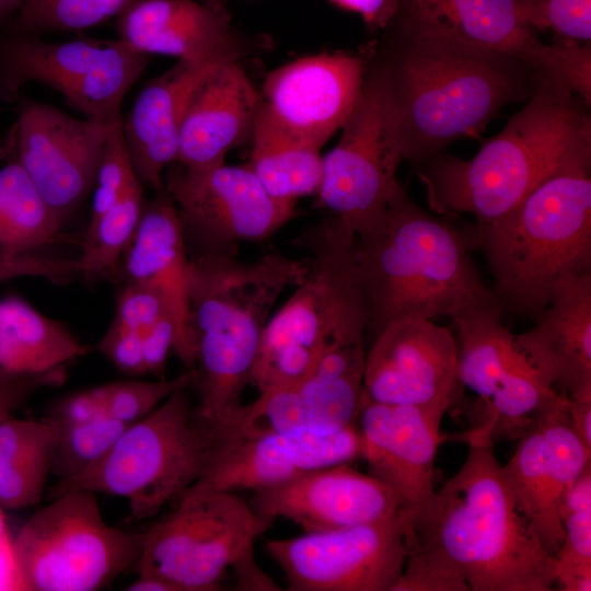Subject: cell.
Segmentation results:
<instances>
[{
	"label": "cell",
	"mask_w": 591,
	"mask_h": 591,
	"mask_svg": "<svg viewBox=\"0 0 591 591\" xmlns=\"http://www.w3.org/2000/svg\"><path fill=\"white\" fill-rule=\"evenodd\" d=\"M460 470L425 500L404 505L405 565L393 591H551L556 559L518 510L490 427L466 433Z\"/></svg>",
	"instance_id": "obj_1"
},
{
	"label": "cell",
	"mask_w": 591,
	"mask_h": 591,
	"mask_svg": "<svg viewBox=\"0 0 591 591\" xmlns=\"http://www.w3.org/2000/svg\"><path fill=\"white\" fill-rule=\"evenodd\" d=\"M251 138L247 165L270 195L297 202L300 197L316 194L323 169L321 148L277 125L262 102Z\"/></svg>",
	"instance_id": "obj_30"
},
{
	"label": "cell",
	"mask_w": 591,
	"mask_h": 591,
	"mask_svg": "<svg viewBox=\"0 0 591 591\" xmlns=\"http://www.w3.org/2000/svg\"><path fill=\"white\" fill-rule=\"evenodd\" d=\"M462 384L453 333L432 320H401L374 336L366 355L362 397L447 412Z\"/></svg>",
	"instance_id": "obj_18"
},
{
	"label": "cell",
	"mask_w": 591,
	"mask_h": 591,
	"mask_svg": "<svg viewBox=\"0 0 591 591\" xmlns=\"http://www.w3.org/2000/svg\"><path fill=\"white\" fill-rule=\"evenodd\" d=\"M143 543L144 532L106 523L95 493L70 490L33 513L10 544L19 589L95 591L135 567Z\"/></svg>",
	"instance_id": "obj_9"
},
{
	"label": "cell",
	"mask_w": 591,
	"mask_h": 591,
	"mask_svg": "<svg viewBox=\"0 0 591 591\" xmlns=\"http://www.w3.org/2000/svg\"><path fill=\"white\" fill-rule=\"evenodd\" d=\"M337 8L359 14L370 32L384 31L396 12V0H328Z\"/></svg>",
	"instance_id": "obj_48"
},
{
	"label": "cell",
	"mask_w": 591,
	"mask_h": 591,
	"mask_svg": "<svg viewBox=\"0 0 591 591\" xmlns=\"http://www.w3.org/2000/svg\"><path fill=\"white\" fill-rule=\"evenodd\" d=\"M165 314L170 315L164 302L155 292L137 283L123 282L117 294L113 322L144 335Z\"/></svg>",
	"instance_id": "obj_42"
},
{
	"label": "cell",
	"mask_w": 591,
	"mask_h": 591,
	"mask_svg": "<svg viewBox=\"0 0 591 591\" xmlns=\"http://www.w3.org/2000/svg\"><path fill=\"white\" fill-rule=\"evenodd\" d=\"M364 336L352 335L324 348L308 375L293 385L308 430L333 433L357 419L367 355Z\"/></svg>",
	"instance_id": "obj_27"
},
{
	"label": "cell",
	"mask_w": 591,
	"mask_h": 591,
	"mask_svg": "<svg viewBox=\"0 0 591 591\" xmlns=\"http://www.w3.org/2000/svg\"><path fill=\"white\" fill-rule=\"evenodd\" d=\"M518 9L530 28H549L560 38L591 42V0H518Z\"/></svg>",
	"instance_id": "obj_41"
},
{
	"label": "cell",
	"mask_w": 591,
	"mask_h": 591,
	"mask_svg": "<svg viewBox=\"0 0 591 591\" xmlns=\"http://www.w3.org/2000/svg\"><path fill=\"white\" fill-rule=\"evenodd\" d=\"M235 577L236 590H281L256 564L255 557H250L232 568Z\"/></svg>",
	"instance_id": "obj_50"
},
{
	"label": "cell",
	"mask_w": 591,
	"mask_h": 591,
	"mask_svg": "<svg viewBox=\"0 0 591 591\" xmlns=\"http://www.w3.org/2000/svg\"><path fill=\"white\" fill-rule=\"evenodd\" d=\"M567 412L573 430L591 448V396L568 397Z\"/></svg>",
	"instance_id": "obj_51"
},
{
	"label": "cell",
	"mask_w": 591,
	"mask_h": 591,
	"mask_svg": "<svg viewBox=\"0 0 591 591\" xmlns=\"http://www.w3.org/2000/svg\"><path fill=\"white\" fill-rule=\"evenodd\" d=\"M564 537L555 554L556 580L561 591L591 590V509L561 520Z\"/></svg>",
	"instance_id": "obj_39"
},
{
	"label": "cell",
	"mask_w": 591,
	"mask_h": 591,
	"mask_svg": "<svg viewBox=\"0 0 591 591\" xmlns=\"http://www.w3.org/2000/svg\"><path fill=\"white\" fill-rule=\"evenodd\" d=\"M591 162L552 174L502 217L478 225L495 296L536 316L567 275L591 273Z\"/></svg>",
	"instance_id": "obj_6"
},
{
	"label": "cell",
	"mask_w": 591,
	"mask_h": 591,
	"mask_svg": "<svg viewBox=\"0 0 591 591\" xmlns=\"http://www.w3.org/2000/svg\"><path fill=\"white\" fill-rule=\"evenodd\" d=\"M363 440L354 424L333 433L302 430L259 436L217 432L202 476L179 498L212 493L259 490L311 470L349 464L362 456Z\"/></svg>",
	"instance_id": "obj_17"
},
{
	"label": "cell",
	"mask_w": 591,
	"mask_h": 591,
	"mask_svg": "<svg viewBox=\"0 0 591 591\" xmlns=\"http://www.w3.org/2000/svg\"><path fill=\"white\" fill-rule=\"evenodd\" d=\"M355 237L331 217L303 234L309 269L264 328L251 373L258 392L297 385L324 348L368 331V309L354 264Z\"/></svg>",
	"instance_id": "obj_7"
},
{
	"label": "cell",
	"mask_w": 591,
	"mask_h": 591,
	"mask_svg": "<svg viewBox=\"0 0 591 591\" xmlns=\"http://www.w3.org/2000/svg\"><path fill=\"white\" fill-rule=\"evenodd\" d=\"M12 150H13V142H12L11 136L9 139L4 141H0V158H3L7 154H10Z\"/></svg>",
	"instance_id": "obj_54"
},
{
	"label": "cell",
	"mask_w": 591,
	"mask_h": 591,
	"mask_svg": "<svg viewBox=\"0 0 591 591\" xmlns=\"http://www.w3.org/2000/svg\"><path fill=\"white\" fill-rule=\"evenodd\" d=\"M128 425L111 416L66 427L59 438L51 473L69 478L100 461Z\"/></svg>",
	"instance_id": "obj_37"
},
{
	"label": "cell",
	"mask_w": 591,
	"mask_h": 591,
	"mask_svg": "<svg viewBox=\"0 0 591 591\" xmlns=\"http://www.w3.org/2000/svg\"><path fill=\"white\" fill-rule=\"evenodd\" d=\"M149 61L119 38L51 43L0 32V101L16 102L26 83L37 82L85 118L109 125L121 119L123 100Z\"/></svg>",
	"instance_id": "obj_12"
},
{
	"label": "cell",
	"mask_w": 591,
	"mask_h": 591,
	"mask_svg": "<svg viewBox=\"0 0 591 591\" xmlns=\"http://www.w3.org/2000/svg\"><path fill=\"white\" fill-rule=\"evenodd\" d=\"M589 109L569 88L540 80L473 158L442 153L415 169L428 205L439 215L471 213L478 225L502 217L552 174L591 162Z\"/></svg>",
	"instance_id": "obj_3"
},
{
	"label": "cell",
	"mask_w": 591,
	"mask_h": 591,
	"mask_svg": "<svg viewBox=\"0 0 591 591\" xmlns=\"http://www.w3.org/2000/svg\"><path fill=\"white\" fill-rule=\"evenodd\" d=\"M559 391L517 348V352L491 396L479 398L482 422L491 429L493 441L522 438Z\"/></svg>",
	"instance_id": "obj_34"
},
{
	"label": "cell",
	"mask_w": 591,
	"mask_h": 591,
	"mask_svg": "<svg viewBox=\"0 0 591 591\" xmlns=\"http://www.w3.org/2000/svg\"><path fill=\"white\" fill-rule=\"evenodd\" d=\"M501 468L518 510L544 547L555 556L564 537L558 512L559 494L536 427L521 438L515 452Z\"/></svg>",
	"instance_id": "obj_32"
},
{
	"label": "cell",
	"mask_w": 591,
	"mask_h": 591,
	"mask_svg": "<svg viewBox=\"0 0 591 591\" xmlns=\"http://www.w3.org/2000/svg\"><path fill=\"white\" fill-rule=\"evenodd\" d=\"M89 351L61 323L24 299H0V372L4 378L47 373Z\"/></svg>",
	"instance_id": "obj_28"
},
{
	"label": "cell",
	"mask_w": 591,
	"mask_h": 591,
	"mask_svg": "<svg viewBox=\"0 0 591 591\" xmlns=\"http://www.w3.org/2000/svg\"><path fill=\"white\" fill-rule=\"evenodd\" d=\"M23 0H0V30L14 16Z\"/></svg>",
	"instance_id": "obj_53"
},
{
	"label": "cell",
	"mask_w": 591,
	"mask_h": 591,
	"mask_svg": "<svg viewBox=\"0 0 591 591\" xmlns=\"http://www.w3.org/2000/svg\"><path fill=\"white\" fill-rule=\"evenodd\" d=\"M188 267L175 205L163 187L144 201L137 231L118 269L123 281L146 287L164 302L176 326L174 354L186 369L196 367V348L188 326Z\"/></svg>",
	"instance_id": "obj_23"
},
{
	"label": "cell",
	"mask_w": 591,
	"mask_h": 591,
	"mask_svg": "<svg viewBox=\"0 0 591 591\" xmlns=\"http://www.w3.org/2000/svg\"><path fill=\"white\" fill-rule=\"evenodd\" d=\"M3 379H7V378H4L0 372V380H3Z\"/></svg>",
	"instance_id": "obj_55"
},
{
	"label": "cell",
	"mask_w": 591,
	"mask_h": 591,
	"mask_svg": "<svg viewBox=\"0 0 591 591\" xmlns=\"http://www.w3.org/2000/svg\"><path fill=\"white\" fill-rule=\"evenodd\" d=\"M176 341V326L165 314L143 335V363L146 374L162 375L170 351Z\"/></svg>",
	"instance_id": "obj_47"
},
{
	"label": "cell",
	"mask_w": 591,
	"mask_h": 591,
	"mask_svg": "<svg viewBox=\"0 0 591 591\" xmlns=\"http://www.w3.org/2000/svg\"><path fill=\"white\" fill-rule=\"evenodd\" d=\"M274 521L234 493L179 498L173 511L144 532L136 571L181 591L219 590L228 569L254 556L256 538Z\"/></svg>",
	"instance_id": "obj_11"
},
{
	"label": "cell",
	"mask_w": 591,
	"mask_h": 591,
	"mask_svg": "<svg viewBox=\"0 0 591 591\" xmlns=\"http://www.w3.org/2000/svg\"><path fill=\"white\" fill-rule=\"evenodd\" d=\"M451 320L459 381L487 401L517 352L514 335L501 322L499 301L467 305Z\"/></svg>",
	"instance_id": "obj_31"
},
{
	"label": "cell",
	"mask_w": 591,
	"mask_h": 591,
	"mask_svg": "<svg viewBox=\"0 0 591 591\" xmlns=\"http://www.w3.org/2000/svg\"><path fill=\"white\" fill-rule=\"evenodd\" d=\"M354 264L373 336L396 321L451 317L467 305L498 301L460 234L404 187L380 224L355 237Z\"/></svg>",
	"instance_id": "obj_5"
},
{
	"label": "cell",
	"mask_w": 591,
	"mask_h": 591,
	"mask_svg": "<svg viewBox=\"0 0 591 591\" xmlns=\"http://www.w3.org/2000/svg\"><path fill=\"white\" fill-rule=\"evenodd\" d=\"M403 161L387 77L369 42L359 96L337 144L323 157L317 205L355 236L371 232L403 187L396 177Z\"/></svg>",
	"instance_id": "obj_10"
},
{
	"label": "cell",
	"mask_w": 591,
	"mask_h": 591,
	"mask_svg": "<svg viewBox=\"0 0 591 591\" xmlns=\"http://www.w3.org/2000/svg\"><path fill=\"white\" fill-rule=\"evenodd\" d=\"M96 347L119 371L130 375L146 374L140 332L113 322Z\"/></svg>",
	"instance_id": "obj_44"
},
{
	"label": "cell",
	"mask_w": 591,
	"mask_h": 591,
	"mask_svg": "<svg viewBox=\"0 0 591 591\" xmlns=\"http://www.w3.org/2000/svg\"><path fill=\"white\" fill-rule=\"evenodd\" d=\"M260 102L240 62L210 70L186 106L176 162L187 170L225 163L229 151L252 136Z\"/></svg>",
	"instance_id": "obj_25"
},
{
	"label": "cell",
	"mask_w": 591,
	"mask_h": 591,
	"mask_svg": "<svg viewBox=\"0 0 591 591\" xmlns=\"http://www.w3.org/2000/svg\"><path fill=\"white\" fill-rule=\"evenodd\" d=\"M197 367L172 379L135 380L104 384L106 415L126 425L140 420L177 391L194 387Z\"/></svg>",
	"instance_id": "obj_38"
},
{
	"label": "cell",
	"mask_w": 591,
	"mask_h": 591,
	"mask_svg": "<svg viewBox=\"0 0 591 591\" xmlns=\"http://www.w3.org/2000/svg\"><path fill=\"white\" fill-rule=\"evenodd\" d=\"M187 391L175 392L128 425L100 461L59 479L50 497L70 490L124 497L138 520L177 499L205 473L217 437L215 427L197 416Z\"/></svg>",
	"instance_id": "obj_8"
},
{
	"label": "cell",
	"mask_w": 591,
	"mask_h": 591,
	"mask_svg": "<svg viewBox=\"0 0 591 591\" xmlns=\"http://www.w3.org/2000/svg\"><path fill=\"white\" fill-rule=\"evenodd\" d=\"M384 30L448 38L515 56L541 80L560 83L591 102V45L559 38L542 43L519 14L518 0H396Z\"/></svg>",
	"instance_id": "obj_13"
},
{
	"label": "cell",
	"mask_w": 591,
	"mask_h": 591,
	"mask_svg": "<svg viewBox=\"0 0 591 591\" xmlns=\"http://www.w3.org/2000/svg\"><path fill=\"white\" fill-rule=\"evenodd\" d=\"M128 591H181L174 583L153 576H138L127 586Z\"/></svg>",
	"instance_id": "obj_52"
},
{
	"label": "cell",
	"mask_w": 591,
	"mask_h": 591,
	"mask_svg": "<svg viewBox=\"0 0 591 591\" xmlns=\"http://www.w3.org/2000/svg\"><path fill=\"white\" fill-rule=\"evenodd\" d=\"M591 509V464L565 489L559 501V517Z\"/></svg>",
	"instance_id": "obj_49"
},
{
	"label": "cell",
	"mask_w": 591,
	"mask_h": 591,
	"mask_svg": "<svg viewBox=\"0 0 591 591\" xmlns=\"http://www.w3.org/2000/svg\"><path fill=\"white\" fill-rule=\"evenodd\" d=\"M308 258L270 252L242 262L236 253L189 258L188 326L196 348L197 416L218 426L243 405L264 328L280 296L296 288Z\"/></svg>",
	"instance_id": "obj_4"
},
{
	"label": "cell",
	"mask_w": 591,
	"mask_h": 591,
	"mask_svg": "<svg viewBox=\"0 0 591 591\" xmlns=\"http://www.w3.org/2000/svg\"><path fill=\"white\" fill-rule=\"evenodd\" d=\"M107 416L104 384L71 393L53 407L50 418L63 428Z\"/></svg>",
	"instance_id": "obj_45"
},
{
	"label": "cell",
	"mask_w": 591,
	"mask_h": 591,
	"mask_svg": "<svg viewBox=\"0 0 591 591\" xmlns=\"http://www.w3.org/2000/svg\"><path fill=\"white\" fill-rule=\"evenodd\" d=\"M78 259L39 256L35 253L5 256L0 254V282L20 277H39L54 283L65 285L80 276Z\"/></svg>",
	"instance_id": "obj_43"
},
{
	"label": "cell",
	"mask_w": 591,
	"mask_h": 591,
	"mask_svg": "<svg viewBox=\"0 0 591 591\" xmlns=\"http://www.w3.org/2000/svg\"><path fill=\"white\" fill-rule=\"evenodd\" d=\"M444 414L431 407L374 403L361 395L357 418L369 474L392 488L404 505L420 502L434 490Z\"/></svg>",
	"instance_id": "obj_22"
},
{
	"label": "cell",
	"mask_w": 591,
	"mask_h": 591,
	"mask_svg": "<svg viewBox=\"0 0 591 591\" xmlns=\"http://www.w3.org/2000/svg\"><path fill=\"white\" fill-rule=\"evenodd\" d=\"M62 221L13 159L0 169V254L20 256L59 241Z\"/></svg>",
	"instance_id": "obj_33"
},
{
	"label": "cell",
	"mask_w": 591,
	"mask_h": 591,
	"mask_svg": "<svg viewBox=\"0 0 591 591\" xmlns=\"http://www.w3.org/2000/svg\"><path fill=\"white\" fill-rule=\"evenodd\" d=\"M132 0H23L0 32L40 37L51 32H78L118 16Z\"/></svg>",
	"instance_id": "obj_36"
},
{
	"label": "cell",
	"mask_w": 591,
	"mask_h": 591,
	"mask_svg": "<svg viewBox=\"0 0 591 591\" xmlns=\"http://www.w3.org/2000/svg\"><path fill=\"white\" fill-rule=\"evenodd\" d=\"M368 57L369 43L280 66L264 80L263 108L281 128L322 149L352 111Z\"/></svg>",
	"instance_id": "obj_19"
},
{
	"label": "cell",
	"mask_w": 591,
	"mask_h": 591,
	"mask_svg": "<svg viewBox=\"0 0 591 591\" xmlns=\"http://www.w3.org/2000/svg\"><path fill=\"white\" fill-rule=\"evenodd\" d=\"M163 185L189 258L236 253L241 242L268 239L296 216L297 202L270 195L247 164L187 170L174 162Z\"/></svg>",
	"instance_id": "obj_14"
},
{
	"label": "cell",
	"mask_w": 591,
	"mask_h": 591,
	"mask_svg": "<svg viewBox=\"0 0 591 591\" xmlns=\"http://www.w3.org/2000/svg\"><path fill=\"white\" fill-rule=\"evenodd\" d=\"M63 427L50 418L0 420V507L38 503Z\"/></svg>",
	"instance_id": "obj_29"
},
{
	"label": "cell",
	"mask_w": 591,
	"mask_h": 591,
	"mask_svg": "<svg viewBox=\"0 0 591 591\" xmlns=\"http://www.w3.org/2000/svg\"><path fill=\"white\" fill-rule=\"evenodd\" d=\"M65 379L62 368L54 371L25 376H13L0 380V420L24 405L40 387L57 385Z\"/></svg>",
	"instance_id": "obj_46"
},
{
	"label": "cell",
	"mask_w": 591,
	"mask_h": 591,
	"mask_svg": "<svg viewBox=\"0 0 591 591\" xmlns=\"http://www.w3.org/2000/svg\"><path fill=\"white\" fill-rule=\"evenodd\" d=\"M106 127L35 100H18L13 159L62 223L94 188Z\"/></svg>",
	"instance_id": "obj_16"
},
{
	"label": "cell",
	"mask_w": 591,
	"mask_h": 591,
	"mask_svg": "<svg viewBox=\"0 0 591 591\" xmlns=\"http://www.w3.org/2000/svg\"><path fill=\"white\" fill-rule=\"evenodd\" d=\"M117 32L139 53L198 66L240 62L265 47L233 27L225 0H132L118 15Z\"/></svg>",
	"instance_id": "obj_20"
},
{
	"label": "cell",
	"mask_w": 591,
	"mask_h": 591,
	"mask_svg": "<svg viewBox=\"0 0 591 591\" xmlns=\"http://www.w3.org/2000/svg\"><path fill=\"white\" fill-rule=\"evenodd\" d=\"M266 551L291 591H393L406 555L399 512L374 523L267 541Z\"/></svg>",
	"instance_id": "obj_15"
},
{
	"label": "cell",
	"mask_w": 591,
	"mask_h": 591,
	"mask_svg": "<svg viewBox=\"0 0 591 591\" xmlns=\"http://www.w3.org/2000/svg\"><path fill=\"white\" fill-rule=\"evenodd\" d=\"M218 66L177 60L147 82L135 100L123 131L135 174L143 187L161 190L166 169L177 159L182 120L200 80Z\"/></svg>",
	"instance_id": "obj_26"
},
{
	"label": "cell",
	"mask_w": 591,
	"mask_h": 591,
	"mask_svg": "<svg viewBox=\"0 0 591 591\" xmlns=\"http://www.w3.org/2000/svg\"><path fill=\"white\" fill-rule=\"evenodd\" d=\"M514 341L559 392L591 396V273L560 278L535 326Z\"/></svg>",
	"instance_id": "obj_24"
},
{
	"label": "cell",
	"mask_w": 591,
	"mask_h": 591,
	"mask_svg": "<svg viewBox=\"0 0 591 591\" xmlns=\"http://www.w3.org/2000/svg\"><path fill=\"white\" fill-rule=\"evenodd\" d=\"M143 186L136 178L117 201L86 229L79 258L88 283L117 276L121 257L137 231L143 210Z\"/></svg>",
	"instance_id": "obj_35"
},
{
	"label": "cell",
	"mask_w": 591,
	"mask_h": 591,
	"mask_svg": "<svg viewBox=\"0 0 591 591\" xmlns=\"http://www.w3.org/2000/svg\"><path fill=\"white\" fill-rule=\"evenodd\" d=\"M372 40L414 169L455 140L478 138L507 105L526 101L540 82L520 58L465 43L383 31Z\"/></svg>",
	"instance_id": "obj_2"
},
{
	"label": "cell",
	"mask_w": 591,
	"mask_h": 591,
	"mask_svg": "<svg viewBox=\"0 0 591 591\" xmlns=\"http://www.w3.org/2000/svg\"><path fill=\"white\" fill-rule=\"evenodd\" d=\"M137 178L126 146L123 118L107 125L103 154L99 165L89 227H92ZM138 179V178H137Z\"/></svg>",
	"instance_id": "obj_40"
},
{
	"label": "cell",
	"mask_w": 591,
	"mask_h": 591,
	"mask_svg": "<svg viewBox=\"0 0 591 591\" xmlns=\"http://www.w3.org/2000/svg\"><path fill=\"white\" fill-rule=\"evenodd\" d=\"M248 503L257 514L288 519L304 533L387 520L404 506L387 485L348 464L311 470L256 490Z\"/></svg>",
	"instance_id": "obj_21"
}]
</instances>
